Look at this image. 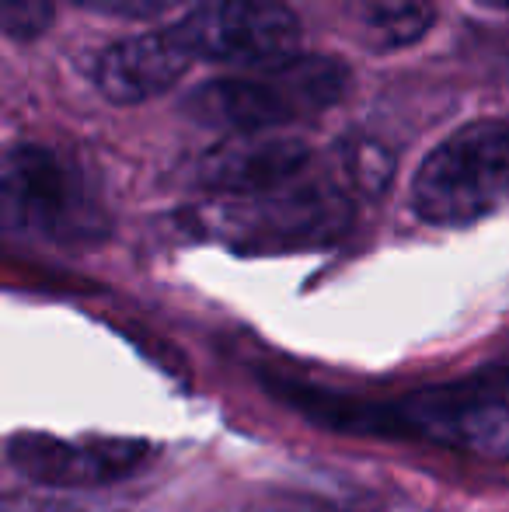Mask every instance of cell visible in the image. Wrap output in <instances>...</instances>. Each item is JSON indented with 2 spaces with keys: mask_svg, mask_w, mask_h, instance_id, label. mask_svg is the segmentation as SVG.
I'll return each instance as SVG.
<instances>
[{
  "mask_svg": "<svg viewBox=\"0 0 509 512\" xmlns=\"http://www.w3.org/2000/svg\"><path fill=\"white\" fill-rule=\"evenodd\" d=\"M81 4L105 14H116V18H157V14L182 4V0H81Z\"/></svg>",
  "mask_w": 509,
  "mask_h": 512,
  "instance_id": "cell-13",
  "label": "cell"
},
{
  "mask_svg": "<svg viewBox=\"0 0 509 512\" xmlns=\"http://www.w3.org/2000/svg\"><path fill=\"white\" fill-rule=\"evenodd\" d=\"M272 74L293 98L297 112H321V108L335 105L349 88V70L342 63L328 60V56H286V60L272 63Z\"/></svg>",
  "mask_w": 509,
  "mask_h": 512,
  "instance_id": "cell-10",
  "label": "cell"
},
{
  "mask_svg": "<svg viewBox=\"0 0 509 512\" xmlns=\"http://www.w3.org/2000/svg\"><path fill=\"white\" fill-rule=\"evenodd\" d=\"M265 512H311V506L307 502H272Z\"/></svg>",
  "mask_w": 509,
  "mask_h": 512,
  "instance_id": "cell-15",
  "label": "cell"
},
{
  "mask_svg": "<svg viewBox=\"0 0 509 512\" xmlns=\"http://www.w3.org/2000/svg\"><path fill=\"white\" fill-rule=\"evenodd\" d=\"M321 422L363 432H401L482 460L509 457V398L489 387H429L394 405H307Z\"/></svg>",
  "mask_w": 509,
  "mask_h": 512,
  "instance_id": "cell-1",
  "label": "cell"
},
{
  "mask_svg": "<svg viewBox=\"0 0 509 512\" xmlns=\"http://www.w3.org/2000/svg\"><path fill=\"white\" fill-rule=\"evenodd\" d=\"M175 28L192 56L227 67H272L300 46L297 18L279 0H210Z\"/></svg>",
  "mask_w": 509,
  "mask_h": 512,
  "instance_id": "cell-4",
  "label": "cell"
},
{
  "mask_svg": "<svg viewBox=\"0 0 509 512\" xmlns=\"http://www.w3.org/2000/svg\"><path fill=\"white\" fill-rule=\"evenodd\" d=\"M356 39L377 53L405 49L433 28V0H346Z\"/></svg>",
  "mask_w": 509,
  "mask_h": 512,
  "instance_id": "cell-9",
  "label": "cell"
},
{
  "mask_svg": "<svg viewBox=\"0 0 509 512\" xmlns=\"http://www.w3.org/2000/svg\"><path fill=\"white\" fill-rule=\"evenodd\" d=\"M346 171L353 178V185L367 196H377V192L387 189L394 175V157L384 143L377 140H353L346 147Z\"/></svg>",
  "mask_w": 509,
  "mask_h": 512,
  "instance_id": "cell-11",
  "label": "cell"
},
{
  "mask_svg": "<svg viewBox=\"0 0 509 512\" xmlns=\"http://www.w3.org/2000/svg\"><path fill=\"white\" fill-rule=\"evenodd\" d=\"M258 77H220L189 98V112L203 126L231 129V133H265L279 122L297 119V105L286 95L272 67Z\"/></svg>",
  "mask_w": 509,
  "mask_h": 512,
  "instance_id": "cell-8",
  "label": "cell"
},
{
  "mask_svg": "<svg viewBox=\"0 0 509 512\" xmlns=\"http://www.w3.org/2000/svg\"><path fill=\"white\" fill-rule=\"evenodd\" d=\"M157 446L143 439H60L21 432L7 443L14 471L42 488H102L143 471Z\"/></svg>",
  "mask_w": 509,
  "mask_h": 512,
  "instance_id": "cell-5",
  "label": "cell"
},
{
  "mask_svg": "<svg viewBox=\"0 0 509 512\" xmlns=\"http://www.w3.org/2000/svg\"><path fill=\"white\" fill-rule=\"evenodd\" d=\"M307 157L311 150L297 136L238 133L199 157L196 182L220 196H258L283 189L290 178H297Z\"/></svg>",
  "mask_w": 509,
  "mask_h": 512,
  "instance_id": "cell-6",
  "label": "cell"
},
{
  "mask_svg": "<svg viewBox=\"0 0 509 512\" xmlns=\"http://www.w3.org/2000/svg\"><path fill=\"white\" fill-rule=\"evenodd\" d=\"M482 4H492V7H509V0H482Z\"/></svg>",
  "mask_w": 509,
  "mask_h": 512,
  "instance_id": "cell-16",
  "label": "cell"
},
{
  "mask_svg": "<svg viewBox=\"0 0 509 512\" xmlns=\"http://www.w3.org/2000/svg\"><path fill=\"white\" fill-rule=\"evenodd\" d=\"M0 223L42 241H88L105 230L81 168L42 143H18L0 157Z\"/></svg>",
  "mask_w": 509,
  "mask_h": 512,
  "instance_id": "cell-3",
  "label": "cell"
},
{
  "mask_svg": "<svg viewBox=\"0 0 509 512\" xmlns=\"http://www.w3.org/2000/svg\"><path fill=\"white\" fill-rule=\"evenodd\" d=\"M53 21V0H0V32L11 39H39Z\"/></svg>",
  "mask_w": 509,
  "mask_h": 512,
  "instance_id": "cell-12",
  "label": "cell"
},
{
  "mask_svg": "<svg viewBox=\"0 0 509 512\" xmlns=\"http://www.w3.org/2000/svg\"><path fill=\"white\" fill-rule=\"evenodd\" d=\"M412 206L436 227H468L509 209V126L471 122L422 161Z\"/></svg>",
  "mask_w": 509,
  "mask_h": 512,
  "instance_id": "cell-2",
  "label": "cell"
},
{
  "mask_svg": "<svg viewBox=\"0 0 509 512\" xmlns=\"http://www.w3.org/2000/svg\"><path fill=\"white\" fill-rule=\"evenodd\" d=\"M192 49L178 28L147 32L109 46L95 60V88L116 105H136L164 95L182 81Z\"/></svg>",
  "mask_w": 509,
  "mask_h": 512,
  "instance_id": "cell-7",
  "label": "cell"
},
{
  "mask_svg": "<svg viewBox=\"0 0 509 512\" xmlns=\"http://www.w3.org/2000/svg\"><path fill=\"white\" fill-rule=\"evenodd\" d=\"M0 512H88V509L63 499H49V495H0Z\"/></svg>",
  "mask_w": 509,
  "mask_h": 512,
  "instance_id": "cell-14",
  "label": "cell"
}]
</instances>
